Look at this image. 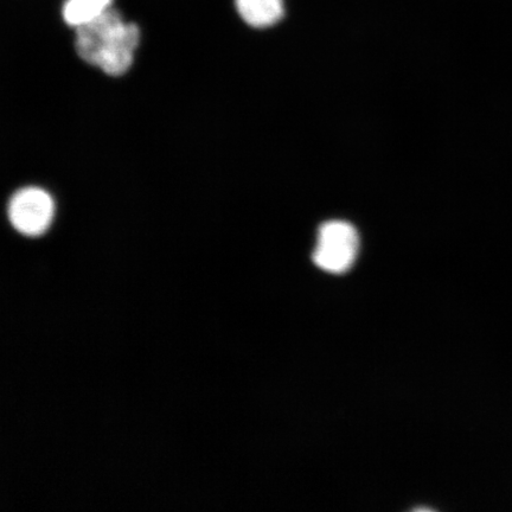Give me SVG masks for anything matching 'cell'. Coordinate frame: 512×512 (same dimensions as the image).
<instances>
[{
    "label": "cell",
    "instance_id": "cell-1",
    "mask_svg": "<svg viewBox=\"0 0 512 512\" xmlns=\"http://www.w3.org/2000/svg\"><path fill=\"white\" fill-rule=\"evenodd\" d=\"M139 42L137 25L124 22L120 12L112 8L76 28V53L110 76H121L131 69Z\"/></svg>",
    "mask_w": 512,
    "mask_h": 512
},
{
    "label": "cell",
    "instance_id": "cell-2",
    "mask_svg": "<svg viewBox=\"0 0 512 512\" xmlns=\"http://www.w3.org/2000/svg\"><path fill=\"white\" fill-rule=\"evenodd\" d=\"M56 206L48 191L38 187L19 189L8 206L9 221L19 234L38 238L54 221Z\"/></svg>",
    "mask_w": 512,
    "mask_h": 512
},
{
    "label": "cell",
    "instance_id": "cell-3",
    "mask_svg": "<svg viewBox=\"0 0 512 512\" xmlns=\"http://www.w3.org/2000/svg\"><path fill=\"white\" fill-rule=\"evenodd\" d=\"M358 247L360 239L350 223L326 222L319 229L313 261L326 272L344 273L354 264Z\"/></svg>",
    "mask_w": 512,
    "mask_h": 512
},
{
    "label": "cell",
    "instance_id": "cell-4",
    "mask_svg": "<svg viewBox=\"0 0 512 512\" xmlns=\"http://www.w3.org/2000/svg\"><path fill=\"white\" fill-rule=\"evenodd\" d=\"M236 10L256 29L273 27L285 14L284 0H235Z\"/></svg>",
    "mask_w": 512,
    "mask_h": 512
},
{
    "label": "cell",
    "instance_id": "cell-5",
    "mask_svg": "<svg viewBox=\"0 0 512 512\" xmlns=\"http://www.w3.org/2000/svg\"><path fill=\"white\" fill-rule=\"evenodd\" d=\"M112 0H67L63 6V18L70 27L79 28L94 21L107 9Z\"/></svg>",
    "mask_w": 512,
    "mask_h": 512
}]
</instances>
